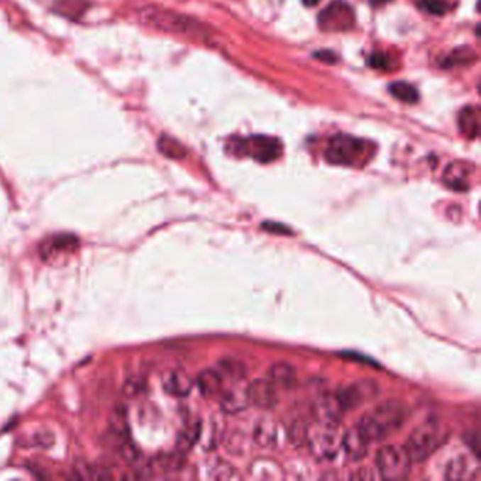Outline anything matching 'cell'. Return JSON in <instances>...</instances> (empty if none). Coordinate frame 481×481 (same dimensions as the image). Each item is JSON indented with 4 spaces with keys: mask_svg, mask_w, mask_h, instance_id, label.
Instances as JSON below:
<instances>
[{
    "mask_svg": "<svg viewBox=\"0 0 481 481\" xmlns=\"http://www.w3.org/2000/svg\"><path fill=\"white\" fill-rule=\"evenodd\" d=\"M314 414L319 424L338 425L343 414V409L339 404L336 394L332 392V394H325L319 397L314 405Z\"/></svg>",
    "mask_w": 481,
    "mask_h": 481,
    "instance_id": "cell-10",
    "label": "cell"
},
{
    "mask_svg": "<svg viewBox=\"0 0 481 481\" xmlns=\"http://www.w3.org/2000/svg\"><path fill=\"white\" fill-rule=\"evenodd\" d=\"M280 428L274 421L262 419L260 421L253 432L254 442L261 448H274L278 443Z\"/></svg>",
    "mask_w": 481,
    "mask_h": 481,
    "instance_id": "cell-18",
    "label": "cell"
},
{
    "mask_svg": "<svg viewBox=\"0 0 481 481\" xmlns=\"http://www.w3.org/2000/svg\"><path fill=\"white\" fill-rule=\"evenodd\" d=\"M228 148L233 153L250 155L260 162H270L282 153V143L270 136H251L247 138H233Z\"/></svg>",
    "mask_w": 481,
    "mask_h": 481,
    "instance_id": "cell-5",
    "label": "cell"
},
{
    "mask_svg": "<svg viewBox=\"0 0 481 481\" xmlns=\"http://www.w3.org/2000/svg\"><path fill=\"white\" fill-rule=\"evenodd\" d=\"M162 387L170 395L184 398L191 394L194 388V380L187 372L181 370H174L164 375Z\"/></svg>",
    "mask_w": 481,
    "mask_h": 481,
    "instance_id": "cell-13",
    "label": "cell"
},
{
    "mask_svg": "<svg viewBox=\"0 0 481 481\" xmlns=\"http://www.w3.org/2000/svg\"><path fill=\"white\" fill-rule=\"evenodd\" d=\"M199 435H201V426H199L198 424L189 425V426L181 433V436H179V439H178V449H179L181 452L189 450V449L194 446V443L198 441Z\"/></svg>",
    "mask_w": 481,
    "mask_h": 481,
    "instance_id": "cell-24",
    "label": "cell"
},
{
    "mask_svg": "<svg viewBox=\"0 0 481 481\" xmlns=\"http://www.w3.org/2000/svg\"><path fill=\"white\" fill-rule=\"evenodd\" d=\"M473 167L469 162L455 161L452 162L443 175L445 184L456 191H466L469 188V181Z\"/></svg>",
    "mask_w": 481,
    "mask_h": 481,
    "instance_id": "cell-14",
    "label": "cell"
},
{
    "mask_svg": "<svg viewBox=\"0 0 481 481\" xmlns=\"http://www.w3.org/2000/svg\"><path fill=\"white\" fill-rule=\"evenodd\" d=\"M318 24L322 31L343 33L355 27L356 16L352 6L338 0L331 3L326 9L321 11L318 17Z\"/></svg>",
    "mask_w": 481,
    "mask_h": 481,
    "instance_id": "cell-8",
    "label": "cell"
},
{
    "mask_svg": "<svg viewBox=\"0 0 481 481\" xmlns=\"http://www.w3.org/2000/svg\"><path fill=\"white\" fill-rule=\"evenodd\" d=\"M88 4L85 0H58L57 9L61 14H65L68 17H77L82 14Z\"/></svg>",
    "mask_w": 481,
    "mask_h": 481,
    "instance_id": "cell-25",
    "label": "cell"
},
{
    "mask_svg": "<svg viewBox=\"0 0 481 481\" xmlns=\"http://www.w3.org/2000/svg\"><path fill=\"white\" fill-rule=\"evenodd\" d=\"M158 150L170 158H182L185 155L184 145L175 138L168 137V136H162L158 140Z\"/></svg>",
    "mask_w": 481,
    "mask_h": 481,
    "instance_id": "cell-22",
    "label": "cell"
},
{
    "mask_svg": "<svg viewBox=\"0 0 481 481\" xmlns=\"http://www.w3.org/2000/svg\"><path fill=\"white\" fill-rule=\"evenodd\" d=\"M250 407L248 397H247V387H236L228 392L221 399V408L225 414L236 415L245 411Z\"/></svg>",
    "mask_w": 481,
    "mask_h": 481,
    "instance_id": "cell-15",
    "label": "cell"
},
{
    "mask_svg": "<svg viewBox=\"0 0 481 481\" xmlns=\"http://www.w3.org/2000/svg\"><path fill=\"white\" fill-rule=\"evenodd\" d=\"M247 397L250 405L270 409L277 404V387L268 378L255 380L247 385Z\"/></svg>",
    "mask_w": 481,
    "mask_h": 481,
    "instance_id": "cell-9",
    "label": "cell"
},
{
    "mask_svg": "<svg viewBox=\"0 0 481 481\" xmlns=\"http://www.w3.org/2000/svg\"><path fill=\"white\" fill-rule=\"evenodd\" d=\"M319 1H321V0H302V3H304L305 6H308V7H311V6H316Z\"/></svg>",
    "mask_w": 481,
    "mask_h": 481,
    "instance_id": "cell-30",
    "label": "cell"
},
{
    "mask_svg": "<svg viewBox=\"0 0 481 481\" xmlns=\"http://www.w3.org/2000/svg\"><path fill=\"white\" fill-rule=\"evenodd\" d=\"M479 459L460 455L449 462L446 466V479L453 481L472 480L479 475Z\"/></svg>",
    "mask_w": 481,
    "mask_h": 481,
    "instance_id": "cell-11",
    "label": "cell"
},
{
    "mask_svg": "<svg viewBox=\"0 0 481 481\" xmlns=\"http://www.w3.org/2000/svg\"><path fill=\"white\" fill-rule=\"evenodd\" d=\"M477 55L473 50L470 48H460L456 50L450 57H448L445 67H455V65H462V64H469L472 61H476Z\"/></svg>",
    "mask_w": 481,
    "mask_h": 481,
    "instance_id": "cell-26",
    "label": "cell"
},
{
    "mask_svg": "<svg viewBox=\"0 0 481 481\" xmlns=\"http://www.w3.org/2000/svg\"><path fill=\"white\" fill-rule=\"evenodd\" d=\"M459 128L468 138H476L480 131V111L468 106L459 114Z\"/></svg>",
    "mask_w": 481,
    "mask_h": 481,
    "instance_id": "cell-19",
    "label": "cell"
},
{
    "mask_svg": "<svg viewBox=\"0 0 481 481\" xmlns=\"http://www.w3.org/2000/svg\"><path fill=\"white\" fill-rule=\"evenodd\" d=\"M374 144L352 136H336L329 141L325 157L331 164L360 165L374 153Z\"/></svg>",
    "mask_w": 481,
    "mask_h": 481,
    "instance_id": "cell-2",
    "label": "cell"
},
{
    "mask_svg": "<svg viewBox=\"0 0 481 481\" xmlns=\"http://www.w3.org/2000/svg\"><path fill=\"white\" fill-rule=\"evenodd\" d=\"M144 388V382L143 380L140 378H128L126 382H124V387H123V394L127 395V397H136L138 395Z\"/></svg>",
    "mask_w": 481,
    "mask_h": 481,
    "instance_id": "cell-29",
    "label": "cell"
},
{
    "mask_svg": "<svg viewBox=\"0 0 481 481\" xmlns=\"http://www.w3.org/2000/svg\"><path fill=\"white\" fill-rule=\"evenodd\" d=\"M222 384H223V377L219 371L208 368L204 370L198 377H197V385L201 391V394L206 398L216 397L222 391Z\"/></svg>",
    "mask_w": 481,
    "mask_h": 481,
    "instance_id": "cell-17",
    "label": "cell"
},
{
    "mask_svg": "<svg viewBox=\"0 0 481 481\" xmlns=\"http://www.w3.org/2000/svg\"><path fill=\"white\" fill-rule=\"evenodd\" d=\"M408 419L407 407L397 399H389L374 407L370 412L363 415L356 424L361 433L370 443L385 439L388 435L397 432Z\"/></svg>",
    "mask_w": 481,
    "mask_h": 481,
    "instance_id": "cell-1",
    "label": "cell"
},
{
    "mask_svg": "<svg viewBox=\"0 0 481 481\" xmlns=\"http://www.w3.org/2000/svg\"><path fill=\"white\" fill-rule=\"evenodd\" d=\"M221 367H222V372L229 375L233 380H241L245 374V370L239 361L236 360H223L221 361Z\"/></svg>",
    "mask_w": 481,
    "mask_h": 481,
    "instance_id": "cell-27",
    "label": "cell"
},
{
    "mask_svg": "<svg viewBox=\"0 0 481 481\" xmlns=\"http://www.w3.org/2000/svg\"><path fill=\"white\" fill-rule=\"evenodd\" d=\"M268 380L280 388H292L297 382L295 368L288 363H275L268 370Z\"/></svg>",
    "mask_w": 481,
    "mask_h": 481,
    "instance_id": "cell-16",
    "label": "cell"
},
{
    "mask_svg": "<svg viewBox=\"0 0 481 481\" xmlns=\"http://www.w3.org/2000/svg\"><path fill=\"white\" fill-rule=\"evenodd\" d=\"M370 1H371L372 6H382V4H385V3H388L391 0H370Z\"/></svg>",
    "mask_w": 481,
    "mask_h": 481,
    "instance_id": "cell-31",
    "label": "cell"
},
{
    "mask_svg": "<svg viewBox=\"0 0 481 481\" xmlns=\"http://www.w3.org/2000/svg\"><path fill=\"white\" fill-rule=\"evenodd\" d=\"M418 6L429 14L443 16L456 7V1L455 0H418Z\"/></svg>",
    "mask_w": 481,
    "mask_h": 481,
    "instance_id": "cell-21",
    "label": "cell"
},
{
    "mask_svg": "<svg viewBox=\"0 0 481 481\" xmlns=\"http://www.w3.org/2000/svg\"><path fill=\"white\" fill-rule=\"evenodd\" d=\"M368 446H370V442L361 433L358 425L346 431L345 435L342 436V450L345 452L346 458L350 459L352 462L361 460L367 455Z\"/></svg>",
    "mask_w": 481,
    "mask_h": 481,
    "instance_id": "cell-12",
    "label": "cell"
},
{
    "mask_svg": "<svg viewBox=\"0 0 481 481\" xmlns=\"http://www.w3.org/2000/svg\"><path fill=\"white\" fill-rule=\"evenodd\" d=\"M445 439V432L439 424L425 422L412 431L404 448L411 462L422 463L442 446Z\"/></svg>",
    "mask_w": 481,
    "mask_h": 481,
    "instance_id": "cell-3",
    "label": "cell"
},
{
    "mask_svg": "<svg viewBox=\"0 0 481 481\" xmlns=\"http://www.w3.org/2000/svg\"><path fill=\"white\" fill-rule=\"evenodd\" d=\"M375 465L380 477L387 480H401L409 475L412 462L404 446L389 445L378 450Z\"/></svg>",
    "mask_w": 481,
    "mask_h": 481,
    "instance_id": "cell-6",
    "label": "cell"
},
{
    "mask_svg": "<svg viewBox=\"0 0 481 481\" xmlns=\"http://www.w3.org/2000/svg\"><path fill=\"white\" fill-rule=\"evenodd\" d=\"M388 91L395 99L405 102V104H409V105L416 104L419 101V94H418L416 88L412 87L408 82H402V81L394 82V84L389 85Z\"/></svg>",
    "mask_w": 481,
    "mask_h": 481,
    "instance_id": "cell-20",
    "label": "cell"
},
{
    "mask_svg": "<svg viewBox=\"0 0 481 481\" xmlns=\"http://www.w3.org/2000/svg\"><path fill=\"white\" fill-rule=\"evenodd\" d=\"M308 432H309V429H308V426L302 421L294 422L289 426V429H288V441H289V443H292L294 446L306 445Z\"/></svg>",
    "mask_w": 481,
    "mask_h": 481,
    "instance_id": "cell-23",
    "label": "cell"
},
{
    "mask_svg": "<svg viewBox=\"0 0 481 481\" xmlns=\"http://www.w3.org/2000/svg\"><path fill=\"white\" fill-rule=\"evenodd\" d=\"M343 412L353 411L380 394V385L374 380H359L335 391Z\"/></svg>",
    "mask_w": 481,
    "mask_h": 481,
    "instance_id": "cell-7",
    "label": "cell"
},
{
    "mask_svg": "<svg viewBox=\"0 0 481 481\" xmlns=\"http://www.w3.org/2000/svg\"><path fill=\"white\" fill-rule=\"evenodd\" d=\"M338 425L319 424L308 432L306 445L312 456L318 460H335L342 450V436L338 432Z\"/></svg>",
    "mask_w": 481,
    "mask_h": 481,
    "instance_id": "cell-4",
    "label": "cell"
},
{
    "mask_svg": "<svg viewBox=\"0 0 481 481\" xmlns=\"http://www.w3.org/2000/svg\"><path fill=\"white\" fill-rule=\"evenodd\" d=\"M368 64H370L371 68L378 70V71H385V70H389L392 67L389 55L385 54V52H374L368 58Z\"/></svg>",
    "mask_w": 481,
    "mask_h": 481,
    "instance_id": "cell-28",
    "label": "cell"
}]
</instances>
